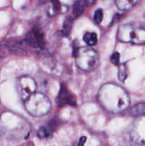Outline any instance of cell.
<instances>
[{
  "instance_id": "cell-1",
  "label": "cell",
  "mask_w": 145,
  "mask_h": 146,
  "mask_svg": "<svg viewBox=\"0 0 145 146\" xmlns=\"http://www.w3.org/2000/svg\"><path fill=\"white\" fill-rule=\"evenodd\" d=\"M98 101L107 111L119 113L129 107L130 100L128 94L119 86L115 84H106L98 92Z\"/></svg>"
},
{
  "instance_id": "cell-2",
  "label": "cell",
  "mask_w": 145,
  "mask_h": 146,
  "mask_svg": "<svg viewBox=\"0 0 145 146\" xmlns=\"http://www.w3.org/2000/svg\"><path fill=\"white\" fill-rule=\"evenodd\" d=\"M24 101L27 112L34 116L39 117L46 115L51 109V103L49 98L42 93H34Z\"/></svg>"
},
{
  "instance_id": "cell-3",
  "label": "cell",
  "mask_w": 145,
  "mask_h": 146,
  "mask_svg": "<svg viewBox=\"0 0 145 146\" xmlns=\"http://www.w3.org/2000/svg\"><path fill=\"white\" fill-rule=\"evenodd\" d=\"M73 55L75 58L76 65L82 71H92L98 63V53L90 47L78 48L74 50Z\"/></svg>"
},
{
  "instance_id": "cell-4",
  "label": "cell",
  "mask_w": 145,
  "mask_h": 146,
  "mask_svg": "<svg viewBox=\"0 0 145 146\" xmlns=\"http://www.w3.org/2000/svg\"><path fill=\"white\" fill-rule=\"evenodd\" d=\"M117 38L122 42L145 44V29L132 24L122 25L117 30Z\"/></svg>"
},
{
  "instance_id": "cell-5",
  "label": "cell",
  "mask_w": 145,
  "mask_h": 146,
  "mask_svg": "<svg viewBox=\"0 0 145 146\" xmlns=\"http://www.w3.org/2000/svg\"><path fill=\"white\" fill-rule=\"evenodd\" d=\"M16 87L20 98L23 101H25L28 96L36 92L37 84L32 77L28 76H23L16 80Z\"/></svg>"
},
{
  "instance_id": "cell-6",
  "label": "cell",
  "mask_w": 145,
  "mask_h": 146,
  "mask_svg": "<svg viewBox=\"0 0 145 146\" xmlns=\"http://www.w3.org/2000/svg\"><path fill=\"white\" fill-rule=\"evenodd\" d=\"M25 42L34 48H41L44 46V34L40 29L34 28L27 33L25 36Z\"/></svg>"
},
{
  "instance_id": "cell-7",
  "label": "cell",
  "mask_w": 145,
  "mask_h": 146,
  "mask_svg": "<svg viewBox=\"0 0 145 146\" xmlns=\"http://www.w3.org/2000/svg\"><path fill=\"white\" fill-rule=\"evenodd\" d=\"M56 103L58 106H75L76 100L75 96L70 92L64 84H61L60 91L56 98Z\"/></svg>"
},
{
  "instance_id": "cell-8",
  "label": "cell",
  "mask_w": 145,
  "mask_h": 146,
  "mask_svg": "<svg viewBox=\"0 0 145 146\" xmlns=\"http://www.w3.org/2000/svg\"><path fill=\"white\" fill-rule=\"evenodd\" d=\"M68 11V7L65 4L61 3L58 0H50L47 4L46 12L48 16L53 17L60 14H63Z\"/></svg>"
},
{
  "instance_id": "cell-9",
  "label": "cell",
  "mask_w": 145,
  "mask_h": 146,
  "mask_svg": "<svg viewBox=\"0 0 145 146\" xmlns=\"http://www.w3.org/2000/svg\"><path fill=\"white\" fill-rule=\"evenodd\" d=\"M56 124V121L53 120L47 125L41 127L38 131V136L41 138H46L50 137L54 131Z\"/></svg>"
},
{
  "instance_id": "cell-10",
  "label": "cell",
  "mask_w": 145,
  "mask_h": 146,
  "mask_svg": "<svg viewBox=\"0 0 145 146\" xmlns=\"http://www.w3.org/2000/svg\"><path fill=\"white\" fill-rule=\"evenodd\" d=\"M95 0H77L73 7L72 14L75 17H78L82 14L84 9L93 4Z\"/></svg>"
},
{
  "instance_id": "cell-11",
  "label": "cell",
  "mask_w": 145,
  "mask_h": 146,
  "mask_svg": "<svg viewBox=\"0 0 145 146\" xmlns=\"http://www.w3.org/2000/svg\"><path fill=\"white\" fill-rule=\"evenodd\" d=\"M116 6L120 10H129L134 7L139 0H115Z\"/></svg>"
},
{
  "instance_id": "cell-12",
  "label": "cell",
  "mask_w": 145,
  "mask_h": 146,
  "mask_svg": "<svg viewBox=\"0 0 145 146\" xmlns=\"http://www.w3.org/2000/svg\"><path fill=\"white\" fill-rule=\"evenodd\" d=\"M129 115L134 117L141 116L145 115V102L136 104L129 109Z\"/></svg>"
},
{
  "instance_id": "cell-13",
  "label": "cell",
  "mask_w": 145,
  "mask_h": 146,
  "mask_svg": "<svg viewBox=\"0 0 145 146\" xmlns=\"http://www.w3.org/2000/svg\"><path fill=\"white\" fill-rule=\"evenodd\" d=\"M83 41L90 46L95 45L98 42L97 34L93 32H87L83 36Z\"/></svg>"
},
{
  "instance_id": "cell-14",
  "label": "cell",
  "mask_w": 145,
  "mask_h": 146,
  "mask_svg": "<svg viewBox=\"0 0 145 146\" xmlns=\"http://www.w3.org/2000/svg\"><path fill=\"white\" fill-rule=\"evenodd\" d=\"M72 25V18L71 17H67L65 19L63 23V27L62 33L63 35L67 36L70 33L71 29V27Z\"/></svg>"
},
{
  "instance_id": "cell-15",
  "label": "cell",
  "mask_w": 145,
  "mask_h": 146,
  "mask_svg": "<svg viewBox=\"0 0 145 146\" xmlns=\"http://www.w3.org/2000/svg\"><path fill=\"white\" fill-rule=\"evenodd\" d=\"M118 78L119 81H124L127 77V67L125 64H121L119 66L118 69Z\"/></svg>"
},
{
  "instance_id": "cell-16",
  "label": "cell",
  "mask_w": 145,
  "mask_h": 146,
  "mask_svg": "<svg viewBox=\"0 0 145 146\" xmlns=\"http://www.w3.org/2000/svg\"><path fill=\"white\" fill-rule=\"evenodd\" d=\"M103 18V12L101 9H98L94 14V21L97 24H100Z\"/></svg>"
},
{
  "instance_id": "cell-17",
  "label": "cell",
  "mask_w": 145,
  "mask_h": 146,
  "mask_svg": "<svg viewBox=\"0 0 145 146\" xmlns=\"http://www.w3.org/2000/svg\"><path fill=\"white\" fill-rule=\"evenodd\" d=\"M111 62L115 65L118 66L119 64V54L118 52L114 53L111 56Z\"/></svg>"
}]
</instances>
